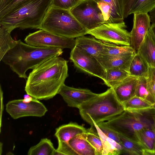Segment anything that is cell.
Wrapping results in <instances>:
<instances>
[{
    "mask_svg": "<svg viewBox=\"0 0 155 155\" xmlns=\"http://www.w3.org/2000/svg\"><path fill=\"white\" fill-rule=\"evenodd\" d=\"M68 63L62 58L54 57L33 69L26 83L27 94L41 100L49 99L58 94L68 76Z\"/></svg>",
    "mask_w": 155,
    "mask_h": 155,
    "instance_id": "6da1fadb",
    "label": "cell"
},
{
    "mask_svg": "<svg viewBox=\"0 0 155 155\" xmlns=\"http://www.w3.org/2000/svg\"><path fill=\"white\" fill-rule=\"evenodd\" d=\"M63 53L61 48L35 46L19 40L0 61L9 66L19 77L26 79L28 78L26 72L28 70L34 69L51 58L59 57Z\"/></svg>",
    "mask_w": 155,
    "mask_h": 155,
    "instance_id": "7a4b0ae2",
    "label": "cell"
},
{
    "mask_svg": "<svg viewBox=\"0 0 155 155\" xmlns=\"http://www.w3.org/2000/svg\"><path fill=\"white\" fill-rule=\"evenodd\" d=\"M52 0H27L0 18V25L11 32L16 28L39 29Z\"/></svg>",
    "mask_w": 155,
    "mask_h": 155,
    "instance_id": "3957f363",
    "label": "cell"
},
{
    "mask_svg": "<svg viewBox=\"0 0 155 155\" xmlns=\"http://www.w3.org/2000/svg\"><path fill=\"white\" fill-rule=\"evenodd\" d=\"M82 118L94 127V124L108 121L124 110L117 98L112 88L84 103L78 108Z\"/></svg>",
    "mask_w": 155,
    "mask_h": 155,
    "instance_id": "277c9868",
    "label": "cell"
},
{
    "mask_svg": "<svg viewBox=\"0 0 155 155\" xmlns=\"http://www.w3.org/2000/svg\"><path fill=\"white\" fill-rule=\"evenodd\" d=\"M39 29L57 35L73 38L84 36L87 31L70 10L52 6Z\"/></svg>",
    "mask_w": 155,
    "mask_h": 155,
    "instance_id": "5b68a950",
    "label": "cell"
},
{
    "mask_svg": "<svg viewBox=\"0 0 155 155\" xmlns=\"http://www.w3.org/2000/svg\"><path fill=\"white\" fill-rule=\"evenodd\" d=\"M105 123L117 134L137 142V132L151 127L152 122L147 114L124 110L120 114Z\"/></svg>",
    "mask_w": 155,
    "mask_h": 155,
    "instance_id": "8992f818",
    "label": "cell"
},
{
    "mask_svg": "<svg viewBox=\"0 0 155 155\" xmlns=\"http://www.w3.org/2000/svg\"><path fill=\"white\" fill-rule=\"evenodd\" d=\"M124 21L104 23L87 31L96 39L104 42L121 45L130 46V33Z\"/></svg>",
    "mask_w": 155,
    "mask_h": 155,
    "instance_id": "52a82bcc",
    "label": "cell"
},
{
    "mask_svg": "<svg viewBox=\"0 0 155 155\" xmlns=\"http://www.w3.org/2000/svg\"><path fill=\"white\" fill-rule=\"evenodd\" d=\"M70 11L87 31L105 23L102 12L94 0H81Z\"/></svg>",
    "mask_w": 155,
    "mask_h": 155,
    "instance_id": "ba28073f",
    "label": "cell"
},
{
    "mask_svg": "<svg viewBox=\"0 0 155 155\" xmlns=\"http://www.w3.org/2000/svg\"><path fill=\"white\" fill-rule=\"evenodd\" d=\"M24 41L29 45L41 47L58 48L71 50L75 46V38L57 35L45 30H39L29 33Z\"/></svg>",
    "mask_w": 155,
    "mask_h": 155,
    "instance_id": "9c48e42d",
    "label": "cell"
},
{
    "mask_svg": "<svg viewBox=\"0 0 155 155\" xmlns=\"http://www.w3.org/2000/svg\"><path fill=\"white\" fill-rule=\"evenodd\" d=\"M6 110L14 119L27 116L41 117L48 111L43 104L34 98L29 102L23 99L9 101L6 105Z\"/></svg>",
    "mask_w": 155,
    "mask_h": 155,
    "instance_id": "30bf717a",
    "label": "cell"
},
{
    "mask_svg": "<svg viewBox=\"0 0 155 155\" xmlns=\"http://www.w3.org/2000/svg\"><path fill=\"white\" fill-rule=\"evenodd\" d=\"M70 59L81 71L104 80L105 70L96 57L75 46L71 51Z\"/></svg>",
    "mask_w": 155,
    "mask_h": 155,
    "instance_id": "8fae6325",
    "label": "cell"
},
{
    "mask_svg": "<svg viewBox=\"0 0 155 155\" xmlns=\"http://www.w3.org/2000/svg\"><path fill=\"white\" fill-rule=\"evenodd\" d=\"M58 144L53 155H97L95 149L81 134L68 142L58 141Z\"/></svg>",
    "mask_w": 155,
    "mask_h": 155,
    "instance_id": "7c38bea8",
    "label": "cell"
},
{
    "mask_svg": "<svg viewBox=\"0 0 155 155\" xmlns=\"http://www.w3.org/2000/svg\"><path fill=\"white\" fill-rule=\"evenodd\" d=\"M148 13L134 14L133 25L130 33V46L137 52L148 32L150 26Z\"/></svg>",
    "mask_w": 155,
    "mask_h": 155,
    "instance_id": "4fadbf2b",
    "label": "cell"
},
{
    "mask_svg": "<svg viewBox=\"0 0 155 155\" xmlns=\"http://www.w3.org/2000/svg\"><path fill=\"white\" fill-rule=\"evenodd\" d=\"M58 94L62 96L68 106L78 108L98 94L88 89L75 88L65 84L61 87Z\"/></svg>",
    "mask_w": 155,
    "mask_h": 155,
    "instance_id": "5bb4252c",
    "label": "cell"
},
{
    "mask_svg": "<svg viewBox=\"0 0 155 155\" xmlns=\"http://www.w3.org/2000/svg\"><path fill=\"white\" fill-rule=\"evenodd\" d=\"M101 10L105 23L124 21L123 0H94Z\"/></svg>",
    "mask_w": 155,
    "mask_h": 155,
    "instance_id": "9a60e30c",
    "label": "cell"
},
{
    "mask_svg": "<svg viewBox=\"0 0 155 155\" xmlns=\"http://www.w3.org/2000/svg\"><path fill=\"white\" fill-rule=\"evenodd\" d=\"M138 80V77L129 75L112 88L117 98L122 104L135 96Z\"/></svg>",
    "mask_w": 155,
    "mask_h": 155,
    "instance_id": "2e32d148",
    "label": "cell"
},
{
    "mask_svg": "<svg viewBox=\"0 0 155 155\" xmlns=\"http://www.w3.org/2000/svg\"><path fill=\"white\" fill-rule=\"evenodd\" d=\"M135 53L119 56H110L100 54L96 58L105 70L119 68L128 71L131 62Z\"/></svg>",
    "mask_w": 155,
    "mask_h": 155,
    "instance_id": "e0dca14e",
    "label": "cell"
},
{
    "mask_svg": "<svg viewBox=\"0 0 155 155\" xmlns=\"http://www.w3.org/2000/svg\"><path fill=\"white\" fill-rule=\"evenodd\" d=\"M75 39V46L95 57L101 54L104 48V42L94 37L84 35Z\"/></svg>",
    "mask_w": 155,
    "mask_h": 155,
    "instance_id": "ac0fdd59",
    "label": "cell"
},
{
    "mask_svg": "<svg viewBox=\"0 0 155 155\" xmlns=\"http://www.w3.org/2000/svg\"><path fill=\"white\" fill-rule=\"evenodd\" d=\"M136 138L143 149V155H155V131L152 125L137 132Z\"/></svg>",
    "mask_w": 155,
    "mask_h": 155,
    "instance_id": "d6986e66",
    "label": "cell"
},
{
    "mask_svg": "<svg viewBox=\"0 0 155 155\" xmlns=\"http://www.w3.org/2000/svg\"><path fill=\"white\" fill-rule=\"evenodd\" d=\"M86 130V129L82 126L71 123L57 128L55 136L58 141L66 142L74 137L83 134Z\"/></svg>",
    "mask_w": 155,
    "mask_h": 155,
    "instance_id": "ffe728a7",
    "label": "cell"
},
{
    "mask_svg": "<svg viewBox=\"0 0 155 155\" xmlns=\"http://www.w3.org/2000/svg\"><path fill=\"white\" fill-rule=\"evenodd\" d=\"M137 52L146 61L149 67H155V43L148 32Z\"/></svg>",
    "mask_w": 155,
    "mask_h": 155,
    "instance_id": "44dd1931",
    "label": "cell"
},
{
    "mask_svg": "<svg viewBox=\"0 0 155 155\" xmlns=\"http://www.w3.org/2000/svg\"><path fill=\"white\" fill-rule=\"evenodd\" d=\"M94 127L101 139L103 145L102 155H118L122 153L123 148L121 144L106 136L97 124L94 123Z\"/></svg>",
    "mask_w": 155,
    "mask_h": 155,
    "instance_id": "7402d4cb",
    "label": "cell"
},
{
    "mask_svg": "<svg viewBox=\"0 0 155 155\" xmlns=\"http://www.w3.org/2000/svg\"><path fill=\"white\" fill-rule=\"evenodd\" d=\"M149 66L144 58L136 52L131 62L128 72L130 75L147 78Z\"/></svg>",
    "mask_w": 155,
    "mask_h": 155,
    "instance_id": "603a6c76",
    "label": "cell"
},
{
    "mask_svg": "<svg viewBox=\"0 0 155 155\" xmlns=\"http://www.w3.org/2000/svg\"><path fill=\"white\" fill-rule=\"evenodd\" d=\"M129 75L128 71L119 69H110L105 70L104 84L108 87L113 88L118 84Z\"/></svg>",
    "mask_w": 155,
    "mask_h": 155,
    "instance_id": "cb8c5ba5",
    "label": "cell"
},
{
    "mask_svg": "<svg viewBox=\"0 0 155 155\" xmlns=\"http://www.w3.org/2000/svg\"><path fill=\"white\" fill-rule=\"evenodd\" d=\"M101 54L114 56L132 54L136 52L130 46L121 45L104 42Z\"/></svg>",
    "mask_w": 155,
    "mask_h": 155,
    "instance_id": "d4e9b609",
    "label": "cell"
},
{
    "mask_svg": "<svg viewBox=\"0 0 155 155\" xmlns=\"http://www.w3.org/2000/svg\"><path fill=\"white\" fill-rule=\"evenodd\" d=\"M118 134L123 148L122 154L143 155V149L138 142Z\"/></svg>",
    "mask_w": 155,
    "mask_h": 155,
    "instance_id": "484cf974",
    "label": "cell"
},
{
    "mask_svg": "<svg viewBox=\"0 0 155 155\" xmlns=\"http://www.w3.org/2000/svg\"><path fill=\"white\" fill-rule=\"evenodd\" d=\"M55 150L51 140L45 138L41 139L36 145L29 149L28 155H53Z\"/></svg>",
    "mask_w": 155,
    "mask_h": 155,
    "instance_id": "4316f807",
    "label": "cell"
},
{
    "mask_svg": "<svg viewBox=\"0 0 155 155\" xmlns=\"http://www.w3.org/2000/svg\"><path fill=\"white\" fill-rule=\"evenodd\" d=\"M11 32L0 25V60L5 54L14 47L17 43L12 38Z\"/></svg>",
    "mask_w": 155,
    "mask_h": 155,
    "instance_id": "83f0119b",
    "label": "cell"
},
{
    "mask_svg": "<svg viewBox=\"0 0 155 155\" xmlns=\"http://www.w3.org/2000/svg\"><path fill=\"white\" fill-rule=\"evenodd\" d=\"M92 126L81 134L95 149L97 155H102L103 145L101 138Z\"/></svg>",
    "mask_w": 155,
    "mask_h": 155,
    "instance_id": "f1b7e54d",
    "label": "cell"
},
{
    "mask_svg": "<svg viewBox=\"0 0 155 155\" xmlns=\"http://www.w3.org/2000/svg\"><path fill=\"white\" fill-rule=\"evenodd\" d=\"M124 110H136L150 108L152 104L136 96L123 104Z\"/></svg>",
    "mask_w": 155,
    "mask_h": 155,
    "instance_id": "f546056e",
    "label": "cell"
},
{
    "mask_svg": "<svg viewBox=\"0 0 155 155\" xmlns=\"http://www.w3.org/2000/svg\"><path fill=\"white\" fill-rule=\"evenodd\" d=\"M135 96L147 101L152 104L155 103L154 100L148 90L147 78L138 77Z\"/></svg>",
    "mask_w": 155,
    "mask_h": 155,
    "instance_id": "4dcf8cb0",
    "label": "cell"
},
{
    "mask_svg": "<svg viewBox=\"0 0 155 155\" xmlns=\"http://www.w3.org/2000/svg\"><path fill=\"white\" fill-rule=\"evenodd\" d=\"M155 8V0H136L130 15L135 13H148Z\"/></svg>",
    "mask_w": 155,
    "mask_h": 155,
    "instance_id": "1f68e13d",
    "label": "cell"
},
{
    "mask_svg": "<svg viewBox=\"0 0 155 155\" xmlns=\"http://www.w3.org/2000/svg\"><path fill=\"white\" fill-rule=\"evenodd\" d=\"M97 125L106 136L121 144V142L118 134L109 127L106 124L105 122L104 121L98 123Z\"/></svg>",
    "mask_w": 155,
    "mask_h": 155,
    "instance_id": "d6a6232c",
    "label": "cell"
},
{
    "mask_svg": "<svg viewBox=\"0 0 155 155\" xmlns=\"http://www.w3.org/2000/svg\"><path fill=\"white\" fill-rule=\"evenodd\" d=\"M81 0H52L51 6L70 10Z\"/></svg>",
    "mask_w": 155,
    "mask_h": 155,
    "instance_id": "836d02e7",
    "label": "cell"
},
{
    "mask_svg": "<svg viewBox=\"0 0 155 155\" xmlns=\"http://www.w3.org/2000/svg\"><path fill=\"white\" fill-rule=\"evenodd\" d=\"M147 79L148 90L155 101V67H149Z\"/></svg>",
    "mask_w": 155,
    "mask_h": 155,
    "instance_id": "e575fe53",
    "label": "cell"
},
{
    "mask_svg": "<svg viewBox=\"0 0 155 155\" xmlns=\"http://www.w3.org/2000/svg\"><path fill=\"white\" fill-rule=\"evenodd\" d=\"M27 0H13L2 10L0 11V18L21 5Z\"/></svg>",
    "mask_w": 155,
    "mask_h": 155,
    "instance_id": "d590c367",
    "label": "cell"
},
{
    "mask_svg": "<svg viewBox=\"0 0 155 155\" xmlns=\"http://www.w3.org/2000/svg\"><path fill=\"white\" fill-rule=\"evenodd\" d=\"M136 0H123V16L124 18L130 15L131 8Z\"/></svg>",
    "mask_w": 155,
    "mask_h": 155,
    "instance_id": "8d00e7d4",
    "label": "cell"
},
{
    "mask_svg": "<svg viewBox=\"0 0 155 155\" xmlns=\"http://www.w3.org/2000/svg\"><path fill=\"white\" fill-rule=\"evenodd\" d=\"M145 113L149 115L152 120V125L155 131V111L149 109L146 110Z\"/></svg>",
    "mask_w": 155,
    "mask_h": 155,
    "instance_id": "74e56055",
    "label": "cell"
},
{
    "mask_svg": "<svg viewBox=\"0 0 155 155\" xmlns=\"http://www.w3.org/2000/svg\"><path fill=\"white\" fill-rule=\"evenodd\" d=\"M148 32L155 43V23H152L150 25Z\"/></svg>",
    "mask_w": 155,
    "mask_h": 155,
    "instance_id": "f35d334b",
    "label": "cell"
},
{
    "mask_svg": "<svg viewBox=\"0 0 155 155\" xmlns=\"http://www.w3.org/2000/svg\"><path fill=\"white\" fill-rule=\"evenodd\" d=\"M12 0H0V11L2 10Z\"/></svg>",
    "mask_w": 155,
    "mask_h": 155,
    "instance_id": "ab89813d",
    "label": "cell"
},
{
    "mask_svg": "<svg viewBox=\"0 0 155 155\" xmlns=\"http://www.w3.org/2000/svg\"><path fill=\"white\" fill-rule=\"evenodd\" d=\"M149 13L151 22L152 23H155V8Z\"/></svg>",
    "mask_w": 155,
    "mask_h": 155,
    "instance_id": "60d3db41",
    "label": "cell"
},
{
    "mask_svg": "<svg viewBox=\"0 0 155 155\" xmlns=\"http://www.w3.org/2000/svg\"><path fill=\"white\" fill-rule=\"evenodd\" d=\"M149 109L155 111V103L152 104L151 106V107Z\"/></svg>",
    "mask_w": 155,
    "mask_h": 155,
    "instance_id": "b9f144b4",
    "label": "cell"
},
{
    "mask_svg": "<svg viewBox=\"0 0 155 155\" xmlns=\"http://www.w3.org/2000/svg\"><path fill=\"white\" fill-rule=\"evenodd\" d=\"M2 143L1 142L0 143V154H1V153H2V150L1 149H2Z\"/></svg>",
    "mask_w": 155,
    "mask_h": 155,
    "instance_id": "7bdbcfd3",
    "label": "cell"
}]
</instances>
